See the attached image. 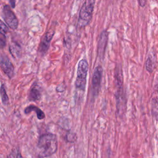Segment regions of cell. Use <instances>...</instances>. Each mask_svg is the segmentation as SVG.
Wrapping results in <instances>:
<instances>
[{"label": "cell", "instance_id": "9c48e42d", "mask_svg": "<svg viewBox=\"0 0 158 158\" xmlns=\"http://www.w3.org/2000/svg\"><path fill=\"white\" fill-rule=\"evenodd\" d=\"M108 41V33L106 30H103L100 34L98 45V54L100 59H103L105 54L106 48Z\"/></svg>", "mask_w": 158, "mask_h": 158}, {"label": "cell", "instance_id": "277c9868", "mask_svg": "<svg viewBox=\"0 0 158 158\" xmlns=\"http://www.w3.org/2000/svg\"><path fill=\"white\" fill-rule=\"evenodd\" d=\"M115 81H116V101L117 109L120 112L122 109L123 107V105H125V100L124 91H123V76L121 68L118 67L116 69L115 72Z\"/></svg>", "mask_w": 158, "mask_h": 158}, {"label": "cell", "instance_id": "5bb4252c", "mask_svg": "<svg viewBox=\"0 0 158 158\" xmlns=\"http://www.w3.org/2000/svg\"><path fill=\"white\" fill-rule=\"evenodd\" d=\"M9 32V28L0 19V33L2 35H6Z\"/></svg>", "mask_w": 158, "mask_h": 158}, {"label": "cell", "instance_id": "e0dca14e", "mask_svg": "<svg viewBox=\"0 0 158 158\" xmlns=\"http://www.w3.org/2000/svg\"><path fill=\"white\" fill-rule=\"evenodd\" d=\"M12 8H14L15 6V0H9Z\"/></svg>", "mask_w": 158, "mask_h": 158}, {"label": "cell", "instance_id": "8992f818", "mask_svg": "<svg viewBox=\"0 0 158 158\" xmlns=\"http://www.w3.org/2000/svg\"><path fill=\"white\" fill-rule=\"evenodd\" d=\"M102 76V68L101 66L98 65L94 69L91 83L92 94L93 96L98 95L99 88L101 86V82Z\"/></svg>", "mask_w": 158, "mask_h": 158}, {"label": "cell", "instance_id": "ba28073f", "mask_svg": "<svg viewBox=\"0 0 158 158\" xmlns=\"http://www.w3.org/2000/svg\"><path fill=\"white\" fill-rule=\"evenodd\" d=\"M54 35V30H49L46 33V34L43 36V37L41 39V43L39 46L38 51L41 55H44L46 52L48 51L51 41L53 38V36Z\"/></svg>", "mask_w": 158, "mask_h": 158}, {"label": "cell", "instance_id": "30bf717a", "mask_svg": "<svg viewBox=\"0 0 158 158\" xmlns=\"http://www.w3.org/2000/svg\"><path fill=\"white\" fill-rule=\"evenodd\" d=\"M42 89L40 85L36 83H35L31 87L29 94L28 99L30 101H36L39 100L41 97Z\"/></svg>", "mask_w": 158, "mask_h": 158}, {"label": "cell", "instance_id": "8fae6325", "mask_svg": "<svg viewBox=\"0 0 158 158\" xmlns=\"http://www.w3.org/2000/svg\"><path fill=\"white\" fill-rule=\"evenodd\" d=\"M31 111H35L36 112L37 118L39 120H42L45 117V114H44V112L43 110H41L39 107H38L34 105H30V106L27 107L24 110V112L26 114L30 113Z\"/></svg>", "mask_w": 158, "mask_h": 158}, {"label": "cell", "instance_id": "7a4b0ae2", "mask_svg": "<svg viewBox=\"0 0 158 158\" xmlns=\"http://www.w3.org/2000/svg\"><path fill=\"white\" fill-rule=\"evenodd\" d=\"M94 3L95 0H85L79 12L78 25L80 27H85L91 22Z\"/></svg>", "mask_w": 158, "mask_h": 158}, {"label": "cell", "instance_id": "52a82bcc", "mask_svg": "<svg viewBox=\"0 0 158 158\" xmlns=\"http://www.w3.org/2000/svg\"><path fill=\"white\" fill-rule=\"evenodd\" d=\"M0 67L9 78H12L14 77V65L10 59L6 55L0 54Z\"/></svg>", "mask_w": 158, "mask_h": 158}, {"label": "cell", "instance_id": "9a60e30c", "mask_svg": "<svg viewBox=\"0 0 158 158\" xmlns=\"http://www.w3.org/2000/svg\"><path fill=\"white\" fill-rule=\"evenodd\" d=\"M6 44V37L4 35H2L0 33V48L2 49L5 47Z\"/></svg>", "mask_w": 158, "mask_h": 158}, {"label": "cell", "instance_id": "2e32d148", "mask_svg": "<svg viewBox=\"0 0 158 158\" xmlns=\"http://www.w3.org/2000/svg\"><path fill=\"white\" fill-rule=\"evenodd\" d=\"M138 1L139 3V5L141 7H144L147 2V0H138Z\"/></svg>", "mask_w": 158, "mask_h": 158}, {"label": "cell", "instance_id": "6da1fadb", "mask_svg": "<svg viewBox=\"0 0 158 158\" xmlns=\"http://www.w3.org/2000/svg\"><path fill=\"white\" fill-rule=\"evenodd\" d=\"M37 148L39 150L38 157H45L52 156L57 150V138L56 135L52 133L42 135L39 138Z\"/></svg>", "mask_w": 158, "mask_h": 158}, {"label": "cell", "instance_id": "4fadbf2b", "mask_svg": "<svg viewBox=\"0 0 158 158\" xmlns=\"http://www.w3.org/2000/svg\"><path fill=\"white\" fill-rule=\"evenodd\" d=\"M1 98H2V102L4 105H7L9 103V97L7 94L6 88L4 85H1Z\"/></svg>", "mask_w": 158, "mask_h": 158}, {"label": "cell", "instance_id": "7c38bea8", "mask_svg": "<svg viewBox=\"0 0 158 158\" xmlns=\"http://www.w3.org/2000/svg\"><path fill=\"white\" fill-rule=\"evenodd\" d=\"M156 60L155 54L153 53L149 54L146 62V68L149 72L152 73L153 72L156 67Z\"/></svg>", "mask_w": 158, "mask_h": 158}, {"label": "cell", "instance_id": "5b68a950", "mask_svg": "<svg viewBox=\"0 0 158 158\" xmlns=\"http://www.w3.org/2000/svg\"><path fill=\"white\" fill-rule=\"evenodd\" d=\"M2 13L3 19L6 24L12 30L17 29L19 25L18 19L11 7L7 4L4 5L2 9Z\"/></svg>", "mask_w": 158, "mask_h": 158}, {"label": "cell", "instance_id": "3957f363", "mask_svg": "<svg viewBox=\"0 0 158 158\" xmlns=\"http://www.w3.org/2000/svg\"><path fill=\"white\" fill-rule=\"evenodd\" d=\"M88 71V64L86 59H81L78 64L75 86L77 88L85 91L86 83V77Z\"/></svg>", "mask_w": 158, "mask_h": 158}]
</instances>
